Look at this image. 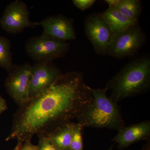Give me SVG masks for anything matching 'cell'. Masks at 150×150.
<instances>
[{
    "label": "cell",
    "instance_id": "cell-2",
    "mask_svg": "<svg viewBox=\"0 0 150 150\" xmlns=\"http://www.w3.org/2000/svg\"><path fill=\"white\" fill-rule=\"evenodd\" d=\"M150 87V60L142 57L129 62L108 82L105 88L115 102L148 91Z\"/></svg>",
    "mask_w": 150,
    "mask_h": 150
},
{
    "label": "cell",
    "instance_id": "cell-21",
    "mask_svg": "<svg viewBox=\"0 0 150 150\" xmlns=\"http://www.w3.org/2000/svg\"><path fill=\"white\" fill-rule=\"evenodd\" d=\"M120 0H105V1L107 3L108 8H114L120 2Z\"/></svg>",
    "mask_w": 150,
    "mask_h": 150
},
{
    "label": "cell",
    "instance_id": "cell-18",
    "mask_svg": "<svg viewBox=\"0 0 150 150\" xmlns=\"http://www.w3.org/2000/svg\"><path fill=\"white\" fill-rule=\"evenodd\" d=\"M96 1L95 0H73V3L78 8L84 11L91 7Z\"/></svg>",
    "mask_w": 150,
    "mask_h": 150
},
{
    "label": "cell",
    "instance_id": "cell-16",
    "mask_svg": "<svg viewBox=\"0 0 150 150\" xmlns=\"http://www.w3.org/2000/svg\"><path fill=\"white\" fill-rule=\"evenodd\" d=\"M83 127L78 123H75L73 130L72 139L69 150H83Z\"/></svg>",
    "mask_w": 150,
    "mask_h": 150
},
{
    "label": "cell",
    "instance_id": "cell-20",
    "mask_svg": "<svg viewBox=\"0 0 150 150\" xmlns=\"http://www.w3.org/2000/svg\"><path fill=\"white\" fill-rule=\"evenodd\" d=\"M8 105L4 98L0 95V115L7 109Z\"/></svg>",
    "mask_w": 150,
    "mask_h": 150
},
{
    "label": "cell",
    "instance_id": "cell-3",
    "mask_svg": "<svg viewBox=\"0 0 150 150\" xmlns=\"http://www.w3.org/2000/svg\"><path fill=\"white\" fill-rule=\"evenodd\" d=\"M93 100L77 119L83 128H107L118 130L125 126L118 103L107 96L105 88L90 87Z\"/></svg>",
    "mask_w": 150,
    "mask_h": 150
},
{
    "label": "cell",
    "instance_id": "cell-19",
    "mask_svg": "<svg viewBox=\"0 0 150 150\" xmlns=\"http://www.w3.org/2000/svg\"><path fill=\"white\" fill-rule=\"evenodd\" d=\"M19 150H38V149L37 146L31 143V139H28L24 141Z\"/></svg>",
    "mask_w": 150,
    "mask_h": 150
},
{
    "label": "cell",
    "instance_id": "cell-1",
    "mask_svg": "<svg viewBox=\"0 0 150 150\" xmlns=\"http://www.w3.org/2000/svg\"><path fill=\"white\" fill-rule=\"evenodd\" d=\"M93 100L83 74H63L50 88L19 107L6 141L23 143L35 134H46L77 118Z\"/></svg>",
    "mask_w": 150,
    "mask_h": 150
},
{
    "label": "cell",
    "instance_id": "cell-7",
    "mask_svg": "<svg viewBox=\"0 0 150 150\" xmlns=\"http://www.w3.org/2000/svg\"><path fill=\"white\" fill-rule=\"evenodd\" d=\"M31 68L27 63L15 65L5 81L6 90L19 107L29 100Z\"/></svg>",
    "mask_w": 150,
    "mask_h": 150
},
{
    "label": "cell",
    "instance_id": "cell-6",
    "mask_svg": "<svg viewBox=\"0 0 150 150\" xmlns=\"http://www.w3.org/2000/svg\"><path fill=\"white\" fill-rule=\"evenodd\" d=\"M85 33L98 55L106 56L114 33L101 13H93L86 18L84 24Z\"/></svg>",
    "mask_w": 150,
    "mask_h": 150
},
{
    "label": "cell",
    "instance_id": "cell-22",
    "mask_svg": "<svg viewBox=\"0 0 150 150\" xmlns=\"http://www.w3.org/2000/svg\"><path fill=\"white\" fill-rule=\"evenodd\" d=\"M21 144V143H18V142H17V144L16 146L12 150H19L22 144Z\"/></svg>",
    "mask_w": 150,
    "mask_h": 150
},
{
    "label": "cell",
    "instance_id": "cell-12",
    "mask_svg": "<svg viewBox=\"0 0 150 150\" xmlns=\"http://www.w3.org/2000/svg\"><path fill=\"white\" fill-rule=\"evenodd\" d=\"M100 13L114 33L122 32L129 28L139 24V23L133 21L124 16L115 9L108 8Z\"/></svg>",
    "mask_w": 150,
    "mask_h": 150
},
{
    "label": "cell",
    "instance_id": "cell-9",
    "mask_svg": "<svg viewBox=\"0 0 150 150\" xmlns=\"http://www.w3.org/2000/svg\"><path fill=\"white\" fill-rule=\"evenodd\" d=\"M63 74L53 62L36 63L32 66L29 99L46 91Z\"/></svg>",
    "mask_w": 150,
    "mask_h": 150
},
{
    "label": "cell",
    "instance_id": "cell-15",
    "mask_svg": "<svg viewBox=\"0 0 150 150\" xmlns=\"http://www.w3.org/2000/svg\"><path fill=\"white\" fill-rule=\"evenodd\" d=\"M10 41L7 38L0 35V68L9 73L14 67L12 54L11 51Z\"/></svg>",
    "mask_w": 150,
    "mask_h": 150
},
{
    "label": "cell",
    "instance_id": "cell-13",
    "mask_svg": "<svg viewBox=\"0 0 150 150\" xmlns=\"http://www.w3.org/2000/svg\"><path fill=\"white\" fill-rule=\"evenodd\" d=\"M75 123H67L46 134L51 143L60 150H69Z\"/></svg>",
    "mask_w": 150,
    "mask_h": 150
},
{
    "label": "cell",
    "instance_id": "cell-14",
    "mask_svg": "<svg viewBox=\"0 0 150 150\" xmlns=\"http://www.w3.org/2000/svg\"><path fill=\"white\" fill-rule=\"evenodd\" d=\"M114 9L129 19L139 23L142 11V2L139 0H120Z\"/></svg>",
    "mask_w": 150,
    "mask_h": 150
},
{
    "label": "cell",
    "instance_id": "cell-17",
    "mask_svg": "<svg viewBox=\"0 0 150 150\" xmlns=\"http://www.w3.org/2000/svg\"><path fill=\"white\" fill-rule=\"evenodd\" d=\"M38 150H60L58 149L48 139V137L43 134H38Z\"/></svg>",
    "mask_w": 150,
    "mask_h": 150
},
{
    "label": "cell",
    "instance_id": "cell-4",
    "mask_svg": "<svg viewBox=\"0 0 150 150\" xmlns=\"http://www.w3.org/2000/svg\"><path fill=\"white\" fill-rule=\"evenodd\" d=\"M70 43L56 40L44 35L29 38L25 45L28 56L35 63L53 62L64 57L69 50Z\"/></svg>",
    "mask_w": 150,
    "mask_h": 150
},
{
    "label": "cell",
    "instance_id": "cell-5",
    "mask_svg": "<svg viewBox=\"0 0 150 150\" xmlns=\"http://www.w3.org/2000/svg\"><path fill=\"white\" fill-rule=\"evenodd\" d=\"M146 42V35L139 24L134 25L114 34L108 55L118 59L131 57L136 54Z\"/></svg>",
    "mask_w": 150,
    "mask_h": 150
},
{
    "label": "cell",
    "instance_id": "cell-8",
    "mask_svg": "<svg viewBox=\"0 0 150 150\" xmlns=\"http://www.w3.org/2000/svg\"><path fill=\"white\" fill-rule=\"evenodd\" d=\"M37 25V22H33L30 20L28 8L20 0H16L7 5L0 18L1 27L11 34L19 33L25 28Z\"/></svg>",
    "mask_w": 150,
    "mask_h": 150
},
{
    "label": "cell",
    "instance_id": "cell-11",
    "mask_svg": "<svg viewBox=\"0 0 150 150\" xmlns=\"http://www.w3.org/2000/svg\"><path fill=\"white\" fill-rule=\"evenodd\" d=\"M150 135V122L146 121L124 127L118 130L112 141L119 148H126L141 141L149 139Z\"/></svg>",
    "mask_w": 150,
    "mask_h": 150
},
{
    "label": "cell",
    "instance_id": "cell-10",
    "mask_svg": "<svg viewBox=\"0 0 150 150\" xmlns=\"http://www.w3.org/2000/svg\"><path fill=\"white\" fill-rule=\"evenodd\" d=\"M37 24L43 28V35L56 40L67 42L76 38L74 21L63 16L48 17Z\"/></svg>",
    "mask_w": 150,
    "mask_h": 150
}]
</instances>
